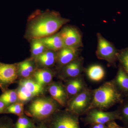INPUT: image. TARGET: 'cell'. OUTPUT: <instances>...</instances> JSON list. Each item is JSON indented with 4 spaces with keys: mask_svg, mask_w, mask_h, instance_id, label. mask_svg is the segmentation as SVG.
<instances>
[{
    "mask_svg": "<svg viewBox=\"0 0 128 128\" xmlns=\"http://www.w3.org/2000/svg\"><path fill=\"white\" fill-rule=\"evenodd\" d=\"M6 105L2 101L0 100V114H4L6 108Z\"/></svg>",
    "mask_w": 128,
    "mask_h": 128,
    "instance_id": "obj_30",
    "label": "cell"
},
{
    "mask_svg": "<svg viewBox=\"0 0 128 128\" xmlns=\"http://www.w3.org/2000/svg\"><path fill=\"white\" fill-rule=\"evenodd\" d=\"M79 48H64L57 51L56 64L60 69L79 57Z\"/></svg>",
    "mask_w": 128,
    "mask_h": 128,
    "instance_id": "obj_11",
    "label": "cell"
},
{
    "mask_svg": "<svg viewBox=\"0 0 128 128\" xmlns=\"http://www.w3.org/2000/svg\"><path fill=\"white\" fill-rule=\"evenodd\" d=\"M65 48H79L82 47V37L80 31L71 26L64 27L59 32Z\"/></svg>",
    "mask_w": 128,
    "mask_h": 128,
    "instance_id": "obj_9",
    "label": "cell"
},
{
    "mask_svg": "<svg viewBox=\"0 0 128 128\" xmlns=\"http://www.w3.org/2000/svg\"><path fill=\"white\" fill-rule=\"evenodd\" d=\"M60 70V74L62 78L70 80L79 77L83 70L82 59L78 57Z\"/></svg>",
    "mask_w": 128,
    "mask_h": 128,
    "instance_id": "obj_10",
    "label": "cell"
},
{
    "mask_svg": "<svg viewBox=\"0 0 128 128\" xmlns=\"http://www.w3.org/2000/svg\"><path fill=\"white\" fill-rule=\"evenodd\" d=\"M121 103V106L118 111L121 118L120 120L122 121L128 128V96Z\"/></svg>",
    "mask_w": 128,
    "mask_h": 128,
    "instance_id": "obj_25",
    "label": "cell"
},
{
    "mask_svg": "<svg viewBox=\"0 0 128 128\" xmlns=\"http://www.w3.org/2000/svg\"><path fill=\"white\" fill-rule=\"evenodd\" d=\"M84 83L80 76L69 80L65 86L68 99L77 95L86 88Z\"/></svg>",
    "mask_w": 128,
    "mask_h": 128,
    "instance_id": "obj_17",
    "label": "cell"
},
{
    "mask_svg": "<svg viewBox=\"0 0 128 128\" xmlns=\"http://www.w3.org/2000/svg\"><path fill=\"white\" fill-rule=\"evenodd\" d=\"M34 122L32 118L24 114L18 117L16 123L14 124V128H36V125Z\"/></svg>",
    "mask_w": 128,
    "mask_h": 128,
    "instance_id": "obj_23",
    "label": "cell"
},
{
    "mask_svg": "<svg viewBox=\"0 0 128 128\" xmlns=\"http://www.w3.org/2000/svg\"><path fill=\"white\" fill-rule=\"evenodd\" d=\"M124 97L113 80L105 82L92 91V99L87 112L92 109H108L117 104H121Z\"/></svg>",
    "mask_w": 128,
    "mask_h": 128,
    "instance_id": "obj_2",
    "label": "cell"
},
{
    "mask_svg": "<svg viewBox=\"0 0 128 128\" xmlns=\"http://www.w3.org/2000/svg\"><path fill=\"white\" fill-rule=\"evenodd\" d=\"M92 128H98V126L97 124H92Z\"/></svg>",
    "mask_w": 128,
    "mask_h": 128,
    "instance_id": "obj_33",
    "label": "cell"
},
{
    "mask_svg": "<svg viewBox=\"0 0 128 128\" xmlns=\"http://www.w3.org/2000/svg\"><path fill=\"white\" fill-rule=\"evenodd\" d=\"M98 128H107V126H106L104 124H97Z\"/></svg>",
    "mask_w": 128,
    "mask_h": 128,
    "instance_id": "obj_32",
    "label": "cell"
},
{
    "mask_svg": "<svg viewBox=\"0 0 128 128\" xmlns=\"http://www.w3.org/2000/svg\"><path fill=\"white\" fill-rule=\"evenodd\" d=\"M118 60L120 62L122 68L128 75V48L118 52Z\"/></svg>",
    "mask_w": 128,
    "mask_h": 128,
    "instance_id": "obj_27",
    "label": "cell"
},
{
    "mask_svg": "<svg viewBox=\"0 0 128 128\" xmlns=\"http://www.w3.org/2000/svg\"><path fill=\"white\" fill-rule=\"evenodd\" d=\"M18 99L17 90L8 89L2 92L0 96V100L6 104V106L16 102Z\"/></svg>",
    "mask_w": 128,
    "mask_h": 128,
    "instance_id": "obj_22",
    "label": "cell"
},
{
    "mask_svg": "<svg viewBox=\"0 0 128 128\" xmlns=\"http://www.w3.org/2000/svg\"><path fill=\"white\" fill-rule=\"evenodd\" d=\"M60 105L52 98H38L28 106L25 113L38 124L44 123L57 111Z\"/></svg>",
    "mask_w": 128,
    "mask_h": 128,
    "instance_id": "obj_3",
    "label": "cell"
},
{
    "mask_svg": "<svg viewBox=\"0 0 128 128\" xmlns=\"http://www.w3.org/2000/svg\"><path fill=\"white\" fill-rule=\"evenodd\" d=\"M36 128H49L48 126H46L45 124L43 123H41L38 124Z\"/></svg>",
    "mask_w": 128,
    "mask_h": 128,
    "instance_id": "obj_31",
    "label": "cell"
},
{
    "mask_svg": "<svg viewBox=\"0 0 128 128\" xmlns=\"http://www.w3.org/2000/svg\"><path fill=\"white\" fill-rule=\"evenodd\" d=\"M18 77V63L6 64L0 62V89L2 92L15 83Z\"/></svg>",
    "mask_w": 128,
    "mask_h": 128,
    "instance_id": "obj_7",
    "label": "cell"
},
{
    "mask_svg": "<svg viewBox=\"0 0 128 128\" xmlns=\"http://www.w3.org/2000/svg\"><path fill=\"white\" fill-rule=\"evenodd\" d=\"M54 74V72L50 69L38 68L32 77L36 82L44 86L50 84L52 80Z\"/></svg>",
    "mask_w": 128,
    "mask_h": 128,
    "instance_id": "obj_15",
    "label": "cell"
},
{
    "mask_svg": "<svg viewBox=\"0 0 128 128\" xmlns=\"http://www.w3.org/2000/svg\"><path fill=\"white\" fill-rule=\"evenodd\" d=\"M88 76L92 80L99 82L102 80L105 75L103 67L99 65H93L89 67L86 70Z\"/></svg>",
    "mask_w": 128,
    "mask_h": 128,
    "instance_id": "obj_21",
    "label": "cell"
},
{
    "mask_svg": "<svg viewBox=\"0 0 128 128\" xmlns=\"http://www.w3.org/2000/svg\"><path fill=\"white\" fill-rule=\"evenodd\" d=\"M89 112L84 121L86 123L93 124L108 123L116 120H120V116L118 110L112 112H104L97 109H92Z\"/></svg>",
    "mask_w": 128,
    "mask_h": 128,
    "instance_id": "obj_8",
    "label": "cell"
},
{
    "mask_svg": "<svg viewBox=\"0 0 128 128\" xmlns=\"http://www.w3.org/2000/svg\"><path fill=\"white\" fill-rule=\"evenodd\" d=\"M19 85L26 88L34 96L42 94L44 92V86L39 84L31 78L22 79L19 82Z\"/></svg>",
    "mask_w": 128,
    "mask_h": 128,
    "instance_id": "obj_19",
    "label": "cell"
},
{
    "mask_svg": "<svg viewBox=\"0 0 128 128\" xmlns=\"http://www.w3.org/2000/svg\"><path fill=\"white\" fill-rule=\"evenodd\" d=\"M40 39L49 50L57 52L64 48L59 32L48 36L40 38Z\"/></svg>",
    "mask_w": 128,
    "mask_h": 128,
    "instance_id": "obj_18",
    "label": "cell"
},
{
    "mask_svg": "<svg viewBox=\"0 0 128 128\" xmlns=\"http://www.w3.org/2000/svg\"><path fill=\"white\" fill-rule=\"evenodd\" d=\"M38 68L35 60L30 57L18 63V76L22 79L31 78Z\"/></svg>",
    "mask_w": 128,
    "mask_h": 128,
    "instance_id": "obj_14",
    "label": "cell"
},
{
    "mask_svg": "<svg viewBox=\"0 0 128 128\" xmlns=\"http://www.w3.org/2000/svg\"><path fill=\"white\" fill-rule=\"evenodd\" d=\"M114 81L117 88L124 97L128 96V75L122 66L118 69Z\"/></svg>",
    "mask_w": 128,
    "mask_h": 128,
    "instance_id": "obj_16",
    "label": "cell"
},
{
    "mask_svg": "<svg viewBox=\"0 0 128 128\" xmlns=\"http://www.w3.org/2000/svg\"><path fill=\"white\" fill-rule=\"evenodd\" d=\"M107 128H125L121 127L116 123L115 121H111L108 123Z\"/></svg>",
    "mask_w": 128,
    "mask_h": 128,
    "instance_id": "obj_29",
    "label": "cell"
},
{
    "mask_svg": "<svg viewBox=\"0 0 128 128\" xmlns=\"http://www.w3.org/2000/svg\"><path fill=\"white\" fill-rule=\"evenodd\" d=\"M29 41L30 42L31 57L34 59L48 50L40 38H33Z\"/></svg>",
    "mask_w": 128,
    "mask_h": 128,
    "instance_id": "obj_20",
    "label": "cell"
},
{
    "mask_svg": "<svg viewBox=\"0 0 128 128\" xmlns=\"http://www.w3.org/2000/svg\"><path fill=\"white\" fill-rule=\"evenodd\" d=\"M97 36V57L99 59L106 60L110 64H113L118 60V52L112 44L105 39L100 34L98 33Z\"/></svg>",
    "mask_w": 128,
    "mask_h": 128,
    "instance_id": "obj_6",
    "label": "cell"
},
{
    "mask_svg": "<svg viewBox=\"0 0 128 128\" xmlns=\"http://www.w3.org/2000/svg\"><path fill=\"white\" fill-rule=\"evenodd\" d=\"M0 128H14V124L12 118L8 116L0 118Z\"/></svg>",
    "mask_w": 128,
    "mask_h": 128,
    "instance_id": "obj_28",
    "label": "cell"
},
{
    "mask_svg": "<svg viewBox=\"0 0 128 128\" xmlns=\"http://www.w3.org/2000/svg\"><path fill=\"white\" fill-rule=\"evenodd\" d=\"M57 52L47 50L34 59L38 68L50 69L56 64Z\"/></svg>",
    "mask_w": 128,
    "mask_h": 128,
    "instance_id": "obj_13",
    "label": "cell"
},
{
    "mask_svg": "<svg viewBox=\"0 0 128 128\" xmlns=\"http://www.w3.org/2000/svg\"><path fill=\"white\" fill-rule=\"evenodd\" d=\"M48 92L52 98L60 106H65L68 101L65 87L60 82L51 83L48 87Z\"/></svg>",
    "mask_w": 128,
    "mask_h": 128,
    "instance_id": "obj_12",
    "label": "cell"
},
{
    "mask_svg": "<svg viewBox=\"0 0 128 128\" xmlns=\"http://www.w3.org/2000/svg\"><path fill=\"white\" fill-rule=\"evenodd\" d=\"M70 19L62 17L58 12L47 9L36 10L28 16L24 38L29 41L41 38L56 33Z\"/></svg>",
    "mask_w": 128,
    "mask_h": 128,
    "instance_id": "obj_1",
    "label": "cell"
},
{
    "mask_svg": "<svg viewBox=\"0 0 128 128\" xmlns=\"http://www.w3.org/2000/svg\"><path fill=\"white\" fill-rule=\"evenodd\" d=\"M17 93L18 100L22 102L30 100L34 97L26 88L20 85H19L18 89H17Z\"/></svg>",
    "mask_w": 128,
    "mask_h": 128,
    "instance_id": "obj_26",
    "label": "cell"
},
{
    "mask_svg": "<svg viewBox=\"0 0 128 128\" xmlns=\"http://www.w3.org/2000/svg\"><path fill=\"white\" fill-rule=\"evenodd\" d=\"M92 91L86 88L67 102L66 110L80 115L87 112L91 102Z\"/></svg>",
    "mask_w": 128,
    "mask_h": 128,
    "instance_id": "obj_5",
    "label": "cell"
},
{
    "mask_svg": "<svg viewBox=\"0 0 128 128\" xmlns=\"http://www.w3.org/2000/svg\"><path fill=\"white\" fill-rule=\"evenodd\" d=\"M23 102H16L7 106L4 114H12L20 116L24 114Z\"/></svg>",
    "mask_w": 128,
    "mask_h": 128,
    "instance_id": "obj_24",
    "label": "cell"
},
{
    "mask_svg": "<svg viewBox=\"0 0 128 128\" xmlns=\"http://www.w3.org/2000/svg\"><path fill=\"white\" fill-rule=\"evenodd\" d=\"M43 123L49 128H80L79 115L66 110H58Z\"/></svg>",
    "mask_w": 128,
    "mask_h": 128,
    "instance_id": "obj_4",
    "label": "cell"
}]
</instances>
